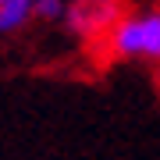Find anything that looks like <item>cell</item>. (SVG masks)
<instances>
[{
	"instance_id": "1",
	"label": "cell",
	"mask_w": 160,
	"mask_h": 160,
	"mask_svg": "<svg viewBox=\"0 0 160 160\" xmlns=\"http://www.w3.org/2000/svg\"><path fill=\"white\" fill-rule=\"evenodd\" d=\"M100 53L110 64L160 68V4H132L118 29L100 46Z\"/></svg>"
},
{
	"instance_id": "2",
	"label": "cell",
	"mask_w": 160,
	"mask_h": 160,
	"mask_svg": "<svg viewBox=\"0 0 160 160\" xmlns=\"http://www.w3.org/2000/svg\"><path fill=\"white\" fill-rule=\"evenodd\" d=\"M132 0H71L64 11L61 29L86 50H100L118 22L128 14Z\"/></svg>"
},
{
	"instance_id": "3",
	"label": "cell",
	"mask_w": 160,
	"mask_h": 160,
	"mask_svg": "<svg viewBox=\"0 0 160 160\" xmlns=\"http://www.w3.org/2000/svg\"><path fill=\"white\" fill-rule=\"evenodd\" d=\"M32 22H36L32 0H4V4H0V36H4V39L25 32Z\"/></svg>"
},
{
	"instance_id": "4",
	"label": "cell",
	"mask_w": 160,
	"mask_h": 160,
	"mask_svg": "<svg viewBox=\"0 0 160 160\" xmlns=\"http://www.w3.org/2000/svg\"><path fill=\"white\" fill-rule=\"evenodd\" d=\"M71 0H32L36 7V22H46V25H61L64 22V11H68Z\"/></svg>"
},
{
	"instance_id": "5",
	"label": "cell",
	"mask_w": 160,
	"mask_h": 160,
	"mask_svg": "<svg viewBox=\"0 0 160 160\" xmlns=\"http://www.w3.org/2000/svg\"><path fill=\"white\" fill-rule=\"evenodd\" d=\"M153 89H157V96H160V68H153Z\"/></svg>"
},
{
	"instance_id": "6",
	"label": "cell",
	"mask_w": 160,
	"mask_h": 160,
	"mask_svg": "<svg viewBox=\"0 0 160 160\" xmlns=\"http://www.w3.org/2000/svg\"><path fill=\"white\" fill-rule=\"evenodd\" d=\"M0 4H4V0H0Z\"/></svg>"
}]
</instances>
